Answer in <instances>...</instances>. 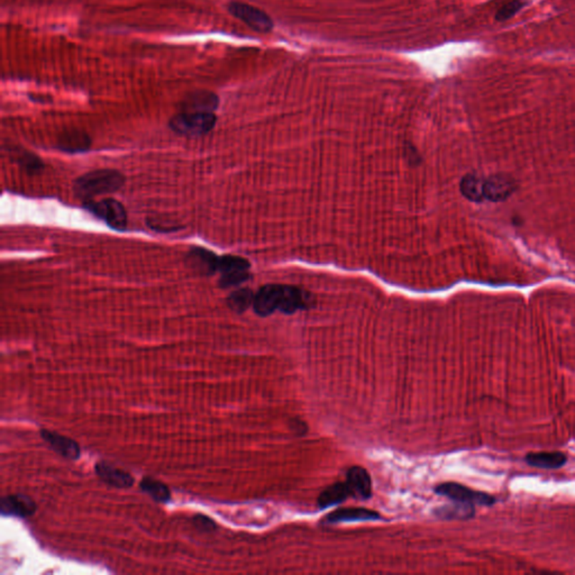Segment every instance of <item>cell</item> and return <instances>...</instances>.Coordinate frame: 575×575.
I'll return each mask as SVG.
<instances>
[{"mask_svg": "<svg viewBox=\"0 0 575 575\" xmlns=\"http://www.w3.org/2000/svg\"><path fill=\"white\" fill-rule=\"evenodd\" d=\"M125 183V177L113 169H98L88 172L74 181L73 191L80 199L89 201L97 195L115 193Z\"/></svg>", "mask_w": 575, "mask_h": 575, "instance_id": "6da1fadb", "label": "cell"}, {"mask_svg": "<svg viewBox=\"0 0 575 575\" xmlns=\"http://www.w3.org/2000/svg\"><path fill=\"white\" fill-rule=\"evenodd\" d=\"M217 117L214 113H180L170 122L173 132L185 136H201L214 128Z\"/></svg>", "mask_w": 575, "mask_h": 575, "instance_id": "7a4b0ae2", "label": "cell"}, {"mask_svg": "<svg viewBox=\"0 0 575 575\" xmlns=\"http://www.w3.org/2000/svg\"><path fill=\"white\" fill-rule=\"evenodd\" d=\"M86 208L97 218L105 220L113 230H124L126 228V209L116 199L106 198L97 203L86 201Z\"/></svg>", "mask_w": 575, "mask_h": 575, "instance_id": "3957f363", "label": "cell"}, {"mask_svg": "<svg viewBox=\"0 0 575 575\" xmlns=\"http://www.w3.org/2000/svg\"><path fill=\"white\" fill-rule=\"evenodd\" d=\"M435 492L439 496L446 497L453 502H463L475 506H492L496 502V498L486 492L473 490L469 487L462 486L459 483L446 482L439 484L435 489Z\"/></svg>", "mask_w": 575, "mask_h": 575, "instance_id": "277c9868", "label": "cell"}, {"mask_svg": "<svg viewBox=\"0 0 575 575\" xmlns=\"http://www.w3.org/2000/svg\"><path fill=\"white\" fill-rule=\"evenodd\" d=\"M228 11L255 32L268 33L273 29V21L269 15L253 6L233 1L228 5Z\"/></svg>", "mask_w": 575, "mask_h": 575, "instance_id": "5b68a950", "label": "cell"}, {"mask_svg": "<svg viewBox=\"0 0 575 575\" xmlns=\"http://www.w3.org/2000/svg\"><path fill=\"white\" fill-rule=\"evenodd\" d=\"M220 258L203 248H193L185 256V263L195 273L199 275H214L218 272Z\"/></svg>", "mask_w": 575, "mask_h": 575, "instance_id": "8992f818", "label": "cell"}, {"mask_svg": "<svg viewBox=\"0 0 575 575\" xmlns=\"http://www.w3.org/2000/svg\"><path fill=\"white\" fill-rule=\"evenodd\" d=\"M40 435L43 441L58 455L68 459H73V461L79 459L81 449H80L79 444L72 438L66 437V436L58 434V432H52L49 429H41Z\"/></svg>", "mask_w": 575, "mask_h": 575, "instance_id": "52a82bcc", "label": "cell"}, {"mask_svg": "<svg viewBox=\"0 0 575 575\" xmlns=\"http://www.w3.org/2000/svg\"><path fill=\"white\" fill-rule=\"evenodd\" d=\"M36 509L34 500L25 494H9L3 497L0 502V512L4 516L27 518L33 516Z\"/></svg>", "mask_w": 575, "mask_h": 575, "instance_id": "ba28073f", "label": "cell"}, {"mask_svg": "<svg viewBox=\"0 0 575 575\" xmlns=\"http://www.w3.org/2000/svg\"><path fill=\"white\" fill-rule=\"evenodd\" d=\"M283 285H269L262 288L254 297L253 307L256 314L265 317L279 309Z\"/></svg>", "mask_w": 575, "mask_h": 575, "instance_id": "9c48e42d", "label": "cell"}, {"mask_svg": "<svg viewBox=\"0 0 575 575\" xmlns=\"http://www.w3.org/2000/svg\"><path fill=\"white\" fill-rule=\"evenodd\" d=\"M346 483L353 498L367 500L372 496V482L367 471L361 467H353L347 471Z\"/></svg>", "mask_w": 575, "mask_h": 575, "instance_id": "30bf717a", "label": "cell"}, {"mask_svg": "<svg viewBox=\"0 0 575 575\" xmlns=\"http://www.w3.org/2000/svg\"><path fill=\"white\" fill-rule=\"evenodd\" d=\"M95 472L103 482L113 488L127 489L134 484V478L130 473L108 463L98 462L95 465Z\"/></svg>", "mask_w": 575, "mask_h": 575, "instance_id": "8fae6325", "label": "cell"}, {"mask_svg": "<svg viewBox=\"0 0 575 575\" xmlns=\"http://www.w3.org/2000/svg\"><path fill=\"white\" fill-rule=\"evenodd\" d=\"M514 187L516 183L510 175H491L484 183V197L494 203L504 201L514 193Z\"/></svg>", "mask_w": 575, "mask_h": 575, "instance_id": "7c38bea8", "label": "cell"}, {"mask_svg": "<svg viewBox=\"0 0 575 575\" xmlns=\"http://www.w3.org/2000/svg\"><path fill=\"white\" fill-rule=\"evenodd\" d=\"M218 97L209 91L190 93L181 103V113H213L218 107Z\"/></svg>", "mask_w": 575, "mask_h": 575, "instance_id": "4fadbf2b", "label": "cell"}, {"mask_svg": "<svg viewBox=\"0 0 575 575\" xmlns=\"http://www.w3.org/2000/svg\"><path fill=\"white\" fill-rule=\"evenodd\" d=\"M380 514L372 510L351 507V508H340L335 512H330L325 517L326 524L349 523V521H365V520L380 519Z\"/></svg>", "mask_w": 575, "mask_h": 575, "instance_id": "5bb4252c", "label": "cell"}, {"mask_svg": "<svg viewBox=\"0 0 575 575\" xmlns=\"http://www.w3.org/2000/svg\"><path fill=\"white\" fill-rule=\"evenodd\" d=\"M91 140L79 130L66 131L58 140V148L68 153H81L89 150Z\"/></svg>", "mask_w": 575, "mask_h": 575, "instance_id": "9a60e30c", "label": "cell"}, {"mask_svg": "<svg viewBox=\"0 0 575 575\" xmlns=\"http://www.w3.org/2000/svg\"><path fill=\"white\" fill-rule=\"evenodd\" d=\"M525 461L531 467L555 470L562 467L567 462V457L561 452H537V453H528Z\"/></svg>", "mask_w": 575, "mask_h": 575, "instance_id": "2e32d148", "label": "cell"}, {"mask_svg": "<svg viewBox=\"0 0 575 575\" xmlns=\"http://www.w3.org/2000/svg\"><path fill=\"white\" fill-rule=\"evenodd\" d=\"M350 497H352L351 491H350L346 481L335 483L332 486L327 487L320 494V498H318V507L320 509H326V508L345 502L346 499Z\"/></svg>", "mask_w": 575, "mask_h": 575, "instance_id": "e0dca14e", "label": "cell"}, {"mask_svg": "<svg viewBox=\"0 0 575 575\" xmlns=\"http://www.w3.org/2000/svg\"><path fill=\"white\" fill-rule=\"evenodd\" d=\"M474 506L470 504L454 502L453 504L439 507L435 510V514L441 519L446 520H465L470 519L474 516Z\"/></svg>", "mask_w": 575, "mask_h": 575, "instance_id": "ac0fdd59", "label": "cell"}, {"mask_svg": "<svg viewBox=\"0 0 575 575\" xmlns=\"http://www.w3.org/2000/svg\"><path fill=\"white\" fill-rule=\"evenodd\" d=\"M140 489L158 504H166L171 500V491H170L169 487L161 481L156 480L150 477H146L141 480Z\"/></svg>", "mask_w": 575, "mask_h": 575, "instance_id": "d6986e66", "label": "cell"}, {"mask_svg": "<svg viewBox=\"0 0 575 575\" xmlns=\"http://www.w3.org/2000/svg\"><path fill=\"white\" fill-rule=\"evenodd\" d=\"M304 306V299L301 296L300 290L293 287L285 285L281 290L279 309L285 314H293L298 309Z\"/></svg>", "mask_w": 575, "mask_h": 575, "instance_id": "ffe728a7", "label": "cell"}, {"mask_svg": "<svg viewBox=\"0 0 575 575\" xmlns=\"http://www.w3.org/2000/svg\"><path fill=\"white\" fill-rule=\"evenodd\" d=\"M484 183L479 175H469L461 183V191L469 200L480 203L484 197Z\"/></svg>", "mask_w": 575, "mask_h": 575, "instance_id": "44dd1931", "label": "cell"}, {"mask_svg": "<svg viewBox=\"0 0 575 575\" xmlns=\"http://www.w3.org/2000/svg\"><path fill=\"white\" fill-rule=\"evenodd\" d=\"M11 158L16 162L21 168L29 172V173H37L43 169V162L37 158L35 154L31 153L29 151L15 148L13 150Z\"/></svg>", "mask_w": 575, "mask_h": 575, "instance_id": "7402d4cb", "label": "cell"}, {"mask_svg": "<svg viewBox=\"0 0 575 575\" xmlns=\"http://www.w3.org/2000/svg\"><path fill=\"white\" fill-rule=\"evenodd\" d=\"M253 302V292L250 289H240V290L234 291L227 298L228 307L232 309L233 312H238V314L245 312L246 309Z\"/></svg>", "mask_w": 575, "mask_h": 575, "instance_id": "603a6c76", "label": "cell"}, {"mask_svg": "<svg viewBox=\"0 0 575 575\" xmlns=\"http://www.w3.org/2000/svg\"><path fill=\"white\" fill-rule=\"evenodd\" d=\"M250 269V263L243 258L234 255H225L219 260L218 271L225 273H232V272L248 271Z\"/></svg>", "mask_w": 575, "mask_h": 575, "instance_id": "cb8c5ba5", "label": "cell"}, {"mask_svg": "<svg viewBox=\"0 0 575 575\" xmlns=\"http://www.w3.org/2000/svg\"><path fill=\"white\" fill-rule=\"evenodd\" d=\"M525 6L524 0H512L509 3L502 6V9H499L496 14V19L499 21H508V19L514 17L520 9H523Z\"/></svg>", "mask_w": 575, "mask_h": 575, "instance_id": "d4e9b609", "label": "cell"}, {"mask_svg": "<svg viewBox=\"0 0 575 575\" xmlns=\"http://www.w3.org/2000/svg\"><path fill=\"white\" fill-rule=\"evenodd\" d=\"M250 278L248 271L232 272V273H225L219 279V285L222 288H230L233 285H238L244 283Z\"/></svg>", "mask_w": 575, "mask_h": 575, "instance_id": "484cf974", "label": "cell"}, {"mask_svg": "<svg viewBox=\"0 0 575 575\" xmlns=\"http://www.w3.org/2000/svg\"><path fill=\"white\" fill-rule=\"evenodd\" d=\"M193 525L201 531H213L216 528L214 520L203 514H197L193 517Z\"/></svg>", "mask_w": 575, "mask_h": 575, "instance_id": "4316f807", "label": "cell"}]
</instances>
